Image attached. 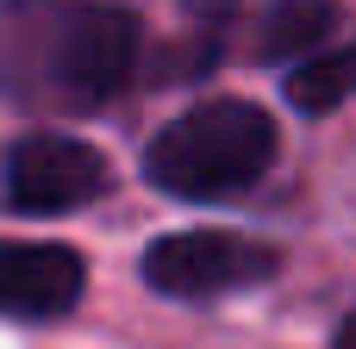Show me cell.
<instances>
[{
    "mask_svg": "<svg viewBox=\"0 0 356 349\" xmlns=\"http://www.w3.org/2000/svg\"><path fill=\"white\" fill-rule=\"evenodd\" d=\"M275 162V119L257 100L219 94L169 119L144 150V181L169 200H225L269 175Z\"/></svg>",
    "mask_w": 356,
    "mask_h": 349,
    "instance_id": "2",
    "label": "cell"
},
{
    "mask_svg": "<svg viewBox=\"0 0 356 349\" xmlns=\"http://www.w3.org/2000/svg\"><path fill=\"white\" fill-rule=\"evenodd\" d=\"M106 187H113L106 156L81 137H63V131H25L0 156V206L31 212V219L81 212Z\"/></svg>",
    "mask_w": 356,
    "mask_h": 349,
    "instance_id": "4",
    "label": "cell"
},
{
    "mask_svg": "<svg viewBox=\"0 0 356 349\" xmlns=\"http://www.w3.org/2000/svg\"><path fill=\"white\" fill-rule=\"evenodd\" d=\"M88 287V262L69 244H31V237H0V318H63L75 312Z\"/></svg>",
    "mask_w": 356,
    "mask_h": 349,
    "instance_id": "5",
    "label": "cell"
},
{
    "mask_svg": "<svg viewBox=\"0 0 356 349\" xmlns=\"http://www.w3.org/2000/svg\"><path fill=\"white\" fill-rule=\"evenodd\" d=\"M338 25V0H269L257 19V56L263 62H307Z\"/></svg>",
    "mask_w": 356,
    "mask_h": 349,
    "instance_id": "6",
    "label": "cell"
},
{
    "mask_svg": "<svg viewBox=\"0 0 356 349\" xmlns=\"http://www.w3.org/2000/svg\"><path fill=\"white\" fill-rule=\"evenodd\" d=\"M282 94L300 106V112H338L344 100H356V44L344 50H313L307 62L288 69Z\"/></svg>",
    "mask_w": 356,
    "mask_h": 349,
    "instance_id": "7",
    "label": "cell"
},
{
    "mask_svg": "<svg viewBox=\"0 0 356 349\" xmlns=\"http://www.w3.org/2000/svg\"><path fill=\"white\" fill-rule=\"evenodd\" d=\"M181 12L200 25V37H219V25L238 12V0H181Z\"/></svg>",
    "mask_w": 356,
    "mask_h": 349,
    "instance_id": "8",
    "label": "cell"
},
{
    "mask_svg": "<svg viewBox=\"0 0 356 349\" xmlns=\"http://www.w3.org/2000/svg\"><path fill=\"white\" fill-rule=\"evenodd\" d=\"M332 349H356V312L338 325V343H332Z\"/></svg>",
    "mask_w": 356,
    "mask_h": 349,
    "instance_id": "9",
    "label": "cell"
},
{
    "mask_svg": "<svg viewBox=\"0 0 356 349\" xmlns=\"http://www.w3.org/2000/svg\"><path fill=\"white\" fill-rule=\"evenodd\" d=\"M144 19L113 0H0V100L38 119H88L125 94Z\"/></svg>",
    "mask_w": 356,
    "mask_h": 349,
    "instance_id": "1",
    "label": "cell"
},
{
    "mask_svg": "<svg viewBox=\"0 0 356 349\" xmlns=\"http://www.w3.org/2000/svg\"><path fill=\"white\" fill-rule=\"evenodd\" d=\"M282 269V250L244 231H169L144 250L138 275L163 300H219L238 287H263Z\"/></svg>",
    "mask_w": 356,
    "mask_h": 349,
    "instance_id": "3",
    "label": "cell"
}]
</instances>
